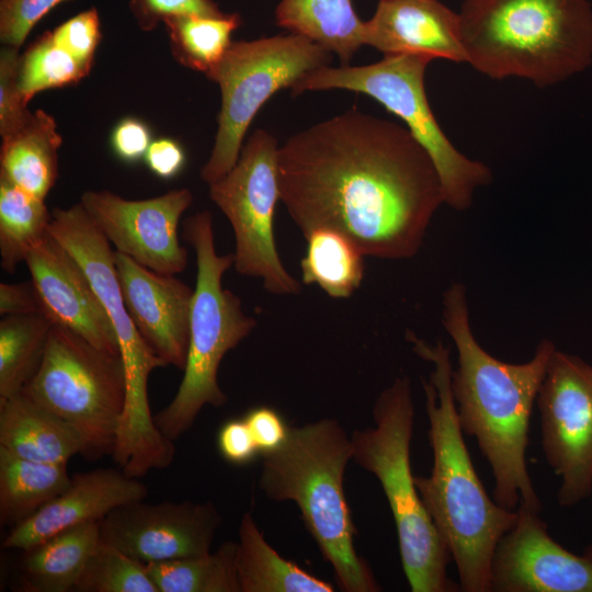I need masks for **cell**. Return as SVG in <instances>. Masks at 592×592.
Wrapping results in <instances>:
<instances>
[{"instance_id": "1", "label": "cell", "mask_w": 592, "mask_h": 592, "mask_svg": "<svg viewBox=\"0 0 592 592\" xmlns=\"http://www.w3.org/2000/svg\"><path fill=\"white\" fill-rule=\"evenodd\" d=\"M277 174L304 236L338 229L365 257H414L444 203L437 170L409 129L355 107L291 136L278 147Z\"/></svg>"}, {"instance_id": "2", "label": "cell", "mask_w": 592, "mask_h": 592, "mask_svg": "<svg viewBox=\"0 0 592 592\" xmlns=\"http://www.w3.org/2000/svg\"><path fill=\"white\" fill-rule=\"evenodd\" d=\"M442 323L457 351L451 388L458 421L491 467L493 500L508 510L522 504L539 512L526 448L531 414L555 344L542 340L533 357L521 364L496 358L475 338L466 287L458 282L444 293Z\"/></svg>"}, {"instance_id": "3", "label": "cell", "mask_w": 592, "mask_h": 592, "mask_svg": "<svg viewBox=\"0 0 592 592\" xmlns=\"http://www.w3.org/2000/svg\"><path fill=\"white\" fill-rule=\"evenodd\" d=\"M412 351L432 363L422 380L433 454L430 476H414L421 500L454 560L459 590L491 591V565L501 537L516 522V510L492 500L480 481L463 437L453 398L451 349L407 332Z\"/></svg>"}, {"instance_id": "4", "label": "cell", "mask_w": 592, "mask_h": 592, "mask_svg": "<svg viewBox=\"0 0 592 592\" xmlns=\"http://www.w3.org/2000/svg\"><path fill=\"white\" fill-rule=\"evenodd\" d=\"M458 14L466 62L491 79L546 88L592 64L589 0H464Z\"/></svg>"}, {"instance_id": "5", "label": "cell", "mask_w": 592, "mask_h": 592, "mask_svg": "<svg viewBox=\"0 0 592 592\" xmlns=\"http://www.w3.org/2000/svg\"><path fill=\"white\" fill-rule=\"evenodd\" d=\"M259 487L274 501H293L340 590L378 592L382 587L354 546L356 527L343 478L352 441L335 419L289 426L285 443L262 455Z\"/></svg>"}, {"instance_id": "6", "label": "cell", "mask_w": 592, "mask_h": 592, "mask_svg": "<svg viewBox=\"0 0 592 592\" xmlns=\"http://www.w3.org/2000/svg\"><path fill=\"white\" fill-rule=\"evenodd\" d=\"M374 425L351 435L352 460L379 481L392 513L403 572L412 592H454L452 556L414 483L410 444L414 424L411 382L399 376L373 406Z\"/></svg>"}, {"instance_id": "7", "label": "cell", "mask_w": 592, "mask_h": 592, "mask_svg": "<svg viewBox=\"0 0 592 592\" xmlns=\"http://www.w3.org/2000/svg\"><path fill=\"white\" fill-rule=\"evenodd\" d=\"M183 237L196 257L189 352L173 399L153 415L157 428L171 441L191 429L205 406L226 405L227 396L217 379L219 364L257 325L243 311L239 297L223 287V276L234 264V254L217 253L212 214L203 210L187 217Z\"/></svg>"}, {"instance_id": "8", "label": "cell", "mask_w": 592, "mask_h": 592, "mask_svg": "<svg viewBox=\"0 0 592 592\" xmlns=\"http://www.w3.org/2000/svg\"><path fill=\"white\" fill-rule=\"evenodd\" d=\"M432 60L422 56H384L365 66L320 67L301 78L292 92L344 89L366 94L398 116L431 157L441 179L444 203L468 209L477 189L491 183V170L462 153L439 125L426 98L424 75Z\"/></svg>"}, {"instance_id": "9", "label": "cell", "mask_w": 592, "mask_h": 592, "mask_svg": "<svg viewBox=\"0 0 592 592\" xmlns=\"http://www.w3.org/2000/svg\"><path fill=\"white\" fill-rule=\"evenodd\" d=\"M21 391L79 432L82 457L112 456L126 396L119 354L53 325L42 362Z\"/></svg>"}, {"instance_id": "10", "label": "cell", "mask_w": 592, "mask_h": 592, "mask_svg": "<svg viewBox=\"0 0 592 592\" xmlns=\"http://www.w3.org/2000/svg\"><path fill=\"white\" fill-rule=\"evenodd\" d=\"M331 53L291 33L230 44L205 76L220 88L221 106L209 158L201 170L210 184L237 163L244 135L262 105L278 90L293 88L307 73L328 66Z\"/></svg>"}, {"instance_id": "11", "label": "cell", "mask_w": 592, "mask_h": 592, "mask_svg": "<svg viewBox=\"0 0 592 592\" xmlns=\"http://www.w3.org/2000/svg\"><path fill=\"white\" fill-rule=\"evenodd\" d=\"M48 231L82 267L115 332L126 377L117 435L133 445L150 443L159 430L149 407L148 378L153 369L167 364L151 351L133 323L117 278L115 251L80 202L68 208L55 207Z\"/></svg>"}, {"instance_id": "12", "label": "cell", "mask_w": 592, "mask_h": 592, "mask_svg": "<svg viewBox=\"0 0 592 592\" xmlns=\"http://www.w3.org/2000/svg\"><path fill=\"white\" fill-rule=\"evenodd\" d=\"M278 147L272 134L254 130L234 168L208 184L209 196L234 230L236 271L261 278L272 294L294 295L301 285L283 265L273 231L275 208L281 201Z\"/></svg>"}, {"instance_id": "13", "label": "cell", "mask_w": 592, "mask_h": 592, "mask_svg": "<svg viewBox=\"0 0 592 592\" xmlns=\"http://www.w3.org/2000/svg\"><path fill=\"white\" fill-rule=\"evenodd\" d=\"M536 403L542 449L560 478L558 503L573 506L592 493V366L555 349Z\"/></svg>"}, {"instance_id": "14", "label": "cell", "mask_w": 592, "mask_h": 592, "mask_svg": "<svg viewBox=\"0 0 592 592\" xmlns=\"http://www.w3.org/2000/svg\"><path fill=\"white\" fill-rule=\"evenodd\" d=\"M189 189L171 190L146 200H126L110 191H86L80 203L115 251L164 275L184 271L187 250L179 225L191 206Z\"/></svg>"}, {"instance_id": "15", "label": "cell", "mask_w": 592, "mask_h": 592, "mask_svg": "<svg viewBox=\"0 0 592 592\" xmlns=\"http://www.w3.org/2000/svg\"><path fill=\"white\" fill-rule=\"evenodd\" d=\"M223 517L210 501L121 505L103 517L100 539L147 565L205 555Z\"/></svg>"}, {"instance_id": "16", "label": "cell", "mask_w": 592, "mask_h": 592, "mask_svg": "<svg viewBox=\"0 0 592 592\" xmlns=\"http://www.w3.org/2000/svg\"><path fill=\"white\" fill-rule=\"evenodd\" d=\"M513 527L499 540L491 591L592 592V560L557 543L538 513L519 504Z\"/></svg>"}, {"instance_id": "17", "label": "cell", "mask_w": 592, "mask_h": 592, "mask_svg": "<svg viewBox=\"0 0 592 592\" xmlns=\"http://www.w3.org/2000/svg\"><path fill=\"white\" fill-rule=\"evenodd\" d=\"M42 312L93 345L119 354L113 327L77 260L48 231L25 258Z\"/></svg>"}, {"instance_id": "18", "label": "cell", "mask_w": 592, "mask_h": 592, "mask_svg": "<svg viewBox=\"0 0 592 592\" xmlns=\"http://www.w3.org/2000/svg\"><path fill=\"white\" fill-rule=\"evenodd\" d=\"M123 299L138 333L166 364L184 369L193 289L115 251Z\"/></svg>"}, {"instance_id": "19", "label": "cell", "mask_w": 592, "mask_h": 592, "mask_svg": "<svg viewBox=\"0 0 592 592\" xmlns=\"http://www.w3.org/2000/svg\"><path fill=\"white\" fill-rule=\"evenodd\" d=\"M147 496V486L119 468L75 474L66 490L12 527L2 547L26 551L60 532L100 522L114 509Z\"/></svg>"}, {"instance_id": "20", "label": "cell", "mask_w": 592, "mask_h": 592, "mask_svg": "<svg viewBox=\"0 0 592 592\" xmlns=\"http://www.w3.org/2000/svg\"><path fill=\"white\" fill-rule=\"evenodd\" d=\"M364 45L384 56L466 62L459 14L440 0H379L365 21Z\"/></svg>"}, {"instance_id": "21", "label": "cell", "mask_w": 592, "mask_h": 592, "mask_svg": "<svg viewBox=\"0 0 592 592\" xmlns=\"http://www.w3.org/2000/svg\"><path fill=\"white\" fill-rule=\"evenodd\" d=\"M0 446L35 462L68 464L84 442L69 423L22 391L0 400Z\"/></svg>"}, {"instance_id": "22", "label": "cell", "mask_w": 592, "mask_h": 592, "mask_svg": "<svg viewBox=\"0 0 592 592\" xmlns=\"http://www.w3.org/2000/svg\"><path fill=\"white\" fill-rule=\"evenodd\" d=\"M61 144L54 117L36 110L20 129L2 138L0 177L44 200L58 178Z\"/></svg>"}, {"instance_id": "23", "label": "cell", "mask_w": 592, "mask_h": 592, "mask_svg": "<svg viewBox=\"0 0 592 592\" xmlns=\"http://www.w3.org/2000/svg\"><path fill=\"white\" fill-rule=\"evenodd\" d=\"M100 542L99 522L60 532L23 551L20 588L26 592H68Z\"/></svg>"}, {"instance_id": "24", "label": "cell", "mask_w": 592, "mask_h": 592, "mask_svg": "<svg viewBox=\"0 0 592 592\" xmlns=\"http://www.w3.org/2000/svg\"><path fill=\"white\" fill-rule=\"evenodd\" d=\"M237 572L240 592H332L333 585L282 557L264 538L250 512L239 525Z\"/></svg>"}, {"instance_id": "25", "label": "cell", "mask_w": 592, "mask_h": 592, "mask_svg": "<svg viewBox=\"0 0 592 592\" xmlns=\"http://www.w3.org/2000/svg\"><path fill=\"white\" fill-rule=\"evenodd\" d=\"M275 21L291 33L306 36L348 66L364 45V24L352 0H281Z\"/></svg>"}, {"instance_id": "26", "label": "cell", "mask_w": 592, "mask_h": 592, "mask_svg": "<svg viewBox=\"0 0 592 592\" xmlns=\"http://www.w3.org/2000/svg\"><path fill=\"white\" fill-rule=\"evenodd\" d=\"M70 482L67 464L26 459L0 446L1 525L15 526L23 522Z\"/></svg>"}, {"instance_id": "27", "label": "cell", "mask_w": 592, "mask_h": 592, "mask_svg": "<svg viewBox=\"0 0 592 592\" xmlns=\"http://www.w3.org/2000/svg\"><path fill=\"white\" fill-rule=\"evenodd\" d=\"M306 254L300 261L301 278L317 284L330 297L348 298L361 285L365 254L342 231L319 227L304 236Z\"/></svg>"}, {"instance_id": "28", "label": "cell", "mask_w": 592, "mask_h": 592, "mask_svg": "<svg viewBox=\"0 0 592 592\" xmlns=\"http://www.w3.org/2000/svg\"><path fill=\"white\" fill-rule=\"evenodd\" d=\"M237 543L225 542L215 553L147 563L159 592H240Z\"/></svg>"}, {"instance_id": "29", "label": "cell", "mask_w": 592, "mask_h": 592, "mask_svg": "<svg viewBox=\"0 0 592 592\" xmlns=\"http://www.w3.org/2000/svg\"><path fill=\"white\" fill-rule=\"evenodd\" d=\"M52 327L43 312L9 315L0 321V400L20 392L35 374Z\"/></svg>"}, {"instance_id": "30", "label": "cell", "mask_w": 592, "mask_h": 592, "mask_svg": "<svg viewBox=\"0 0 592 592\" xmlns=\"http://www.w3.org/2000/svg\"><path fill=\"white\" fill-rule=\"evenodd\" d=\"M241 22L238 13H224L177 15L163 24L173 58L183 67L206 75L220 61Z\"/></svg>"}, {"instance_id": "31", "label": "cell", "mask_w": 592, "mask_h": 592, "mask_svg": "<svg viewBox=\"0 0 592 592\" xmlns=\"http://www.w3.org/2000/svg\"><path fill=\"white\" fill-rule=\"evenodd\" d=\"M52 213L44 200L0 177L1 267L14 273L29 251L48 234Z\"/></svg>"}, {"instance_id": "32", "label": "cell", "mask_w": 592, "mask_h": 592, "mask_svg": "<svg viewBox=\"0 0 592 592\" xmlns=\"http://www.w3.org/2000/svg\"><path fill=\"white\" fill-rule=\"evenodd\" d=\"M90 71L47 31L20 55L19 86L29 103L35 94L47 89L77 84Z\"/></svg>"}, {"instance_id": "33", "label": "cell", "mask_w": 592, "mask_h": 592, "mask_svg": "<svg viewBox=\"0 0 592 592\" xmlns=\"http://www.w3.org/2000/svg\"><path fill=\"white\" fill-rule=\"evenodd\" d=\"M78 592H159L145 563L100 539L76 584Z\"/></svg>"}, {"instance_id": "34", "label": "cell", "mask_w": 592, "mask_h": 592, "mask_svg": "<svg viewBox=\"0 0 592 592\" xmlns=\"http://www.w3.org/2000/svg\"><path fill=\"white\" fill-rule=\"evenodd\" d=\"M19 48L3 46L0 50V135L7 137L20 129L31 117L27 102L19 86Z\"/></svg>"}, {"instance_id": "35", "label": "cell", "mask_w": 592, "mask_h": 592, "mask_svg": "<svg viewBox=\"0 0 592 592\" xmlns=\"http://www.w3.org/2000/svg\"><path fill=\"white\" fill-rule=\"evenodd\" d=\"M50 32L60 47L92 69L95 52L102 39L101 20L95 8L81 11Z\"/></svg>"}, {"instance_id": "36", "label": "cell", "mask_w": 592, "mask_h": 592, "mask_svg": "<svg viewBox=\"0 0 592 592\" xmlns=\"http://www.w3.org/2000/svg\"><path fill=\"white\" fill-rule=\"evenodd\" d=\"M72 0H0V41L19 48L33 27L55 7Z\"/></svg>"}, {"instance_id": "37", "label": "cell", "mask_w": 592, "mask_h": 592, "mask_svg": "<svg viewBox=\"0 0 592 592\" xmlns=\"http://www.w3.org/2000/svg\"><path fill=\"white\" fill-rule=\"evenodd\" d=\"M128 9L137 26L144 32L158 27L167 19L177 15H221L213 0H129Z\"/></svg>"}, {"instance_id": "38", "label": "cell", "mask_w": 592, "mask_h": 592, "mask_svg": "<svg viewBox=\"0 0 592 592\" xmlns=\"http://www.w3.org/2000/svg\"><path fill=\"white\" fill-rule=\"evenodd\" d=\"M243 419L250 428L259 453L262 455L278 449L287 440L289 426L281 414L270 407L253 408Z\"/></svg>"}, {"instance_id": "39", "label": "cell", "mask_w": 592, "mask_h": 592, "mask_svg": "<svg viewBox=\"0 0 592 592\" xmlns=\"http://www.w3.org/2000/svg\"><path fill=\"white\" fill-rule=\"evenodd\" d=\"M149 126L137 117H124L112 130L111 147L124 162L134 163L145 158L151 144Z\"/></svg>"}, {"instance_id": "40", "label": "cell", "mask_w": 592, "mask_h": 592, "mask_svg": "<svg viewBox=\"0 0 592 592\" xmlns=\"http://www.w3.org/2000/svg\"><path fill=\"white\" fill-rule=\"evenodd\" d=\"M217 445L223 457L235 465L248 464L259 453L244 419H234L224 423L218 432Z\"/></svg>"}, {"instance_id": "41", "label": "cell", "mask_w": 592, "mask_h": 592, "mask_svg": "<svg viewBox=\"0 0 592 592\" xmlns=\"http://www.w3.org/2000/svg\"><path fill=\"white\" fill-rule=\"evenodd\" d=\"M144 159L155 175L170 180L182 171L185 164V152L177 140L159 138L151 141Z\"/></svg>"}, {"instance_id": "42", "label": "cell", "mask_w": 592, "mask_h": 592, "mask_svg": "<svg viewBox=\"0 0 592 592\" xmlns=\"http://www.w3.org/2000/svg\"><path fill=\"white\" fill-rule=\"evenodd\" d=\"M42 312L41 305L32 282L0 284V314L30 315Z\"/></svg>"}, {"instance_id": "43", "label": "cell", "mask_w": 592, "mask_h": 592, "mask_svg": "<svg viewBox=\"0 0 592 592\" xmlns=\"http://www.w3.org/2000/svg\"><path fill=\"white\" fill-rule=\"evenodd\" d=\"M583 555L592 560V544L585 547Z\"/></svg>"}]
</instances>
